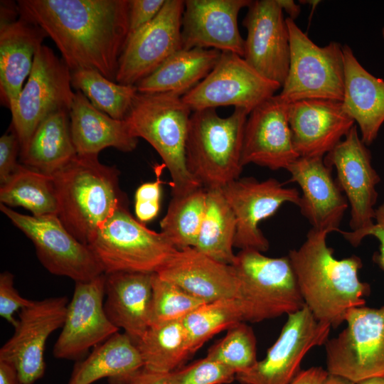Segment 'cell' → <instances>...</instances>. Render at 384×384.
<instances>
[{"mask_svg":"<svg viewBox=\"0 0 384 384\" xmlns=\"http://www.w3.org/2000/svg\"><path fill=\"white\" fill-rule=\"evenodd\" d=\"M20 16L50 37L71 72L94 70L115 82L129 33V0H20Z\"/></svg>","mask_w":384,"mask_h":384,"instance_id":"1","label":"cell"},{"mask_svg":"<svg viewBox=\"0 0 384 384\" xmlns=\"http://www.w3.org/2000/svg\"><path fill=\"white\" fill-rule=\"evenodd\" d=\"M328 234L311 228L287 256L305 306L316 320L336 328L349 310L365 305L370 287L359 279L361 259L355 255L336 259L327 245Z\"/></svg>","mask_w":384,"mask_h":384,"instance_id":"2","label":"cell"},{"mask_svg":"<svg viewBox=\"0 0 384 384\" xmlns=\"http://www.w3.org/2000/svg\"><path fill=\"white\" fill-rule=\"evenodd\" d=\"M119 171L100 162L98 156L77 155L53 175L58 217L80 242L88 245L127 197L119 185Z\"/></svg>","mask_w":384,"mask_h":384,"instance_id":"3","label":"cell"},{"mask_svg":"<svg viewBox=\"0 0 384 384\" xmlns=\"http://www.w3.org/2000/svg\"><path fill=\"white\" fill-rule=\"evenodd\" d=\"M191 114L178 94L137 92L124 119L132 135L149 142L161 158L171 177L172 196L202 187L189 172L186 161Z\"/></svg>","mask_w":384,"mask_h":384,"instance_id":"4","label":"cell"},{"mask_svg":"<svg viewBox=\"0 0 384 384\" xmlns=\"http://www.w3.org/2000/svg\"><path fill=\"white\" fill-rule=\"evenodd\" d=\"M249 114L235 108L227 117L215 108L192 112L186 161L194 178L205 188H222L240 178L245 125Z\"/></svg>","mask_w":384,"mask_h":384,"instance_id":"5","label":"cell"},{"mask_svg":"<svg viewBox=\"0 0 384 384\" xmlns=\"http://www.w3.org/2000/svg\"><path fill=\"white\" fill-rule=\"evenodd\" d=\"M232 266L245 322L289 315L305 306L287 255L270 257L256 250H241Z\"/></svg>","mask_w":384,"mask_h":384,"instance_id":"6","label":"cell"},{"mask_svg":"<svg viewBox=\"0 0 384 384\" xmlns=\"http://www.w3.org/2000/svg\"><path fill=\"white\" fill-rule=\"evenodd\" d=\"M88 245L105 274L156 273L177 250L161 232L134 219L127 206L115 210Z\"/></svg>","mask_w":384,"mask_h":384,"instance_id":"7","label":"cell"},{"mask_svg":"<svg viewBox=\"0 0 384 384\" xmlns=\"http://www.w3.org/2000/svg\"><path fill=\"white\" fill-rule=\"evenodd\" d=\"M290 60L280 97L288 102L308 99L342 102L345 68L343 46L331 41L321 47L289 17L286 18Z\"/></svg>","mask_w":384,"mask_h":384,"instance_id":"8","label":"cell"},{"mask_svg":"<svg viewBox=\"0 0 384 384\" xmlns=\"http://www.w3.org/2000/svg\"><path fill=\"white\" fill-rule=\"evenodd\" d=\"M346 328L326 342V370L354 383L384 376V305L349 310Z\"/></svg>","mask_w":384,"mask_h":384,"instance_id":"9","label":"cell"},{"mask_svg":"<svg viewBox=\"0 0 384 384\" xmlns=\"http://www.w3.org/2000/svg\"><path fill=\"white\" fill-rule=\"evenodd\" d=\"M72 87L70 68L50 48L43 45L11 112L12 130L18 138L20 150L46 117L60 110H70L75 96Z\"/></svg>","mask_w":384,"mask_h":384,"instance_id":"10","label":"cell"},{"mask_svg":"<svg viewBox=\"0 0 384 384\" xmlns=\"http://www.w3.org/2000/svg\"><path fill=\"white\" fill-rule=\"evenodd\" d=\"M0 210L33 242L39 261L51 274L76 282L105 273L90 246L77 240L58 215H23L2 203Z\"/></svg>","mask_w":384,"mask_h":384,"instance_id":"11","label":"cell"},{"mask_svg":"<svg viewBox=\"0 0 384 384\" xmlns=\"http://www.w3.org/2000/svg\"><path fill=\"white\" fill-rule=\"evenodd\" d=\"M281 87L280 84L259 73L242 57L221 52L210 73L182 99L192 112L234 106L250 114Z\"/></svg>","mask_w":384,"mask_h":384,"instance_id":"12","label":"cell"},{"mask_svg":"<svg viewBox=\"0 0 384 384\" xmlns=\"http://www.w3.org/2000/svg\"><path fill=\"white\" fill-rule=\"evenodd\" d=\"M325 164L337 174L336 179L350 205L351 231L339 233L350 243L374 224L376 186L380 178L374 169L371 154L354 125L343 140L324 157Z\"/></svg>","mask_w":384,"mask_h":384,"instance_id":"13","label":"cell"},{"mask_svg":"<svg viewBox=\"0 0 384 384\" xmlns=\"http://www.w3.org/2000/svg\"><path fill=\"white\" fill-rule=\"evenodd\" d=\"M331 326L316 319L304 306L287 315L274 343L262 361L250 370L237 373L241 384H291L299 373L304 356L312 348L325 344Z\"/></svg>","mask_w":384,"mask_h":384,"instance_id":"14","label":"cell"},{"mask_svg":"<svg viewBox=\"0 0 384 384\" xmlns=\"http://www.w3.org/2000/svg\"><path fill=\"white\" fill-rule=\"evenodd\" d=\"M185 1L166 0L158 15L129 36L121 53L115 82L136 85L182 48Z\"/></svg>","mask_w":384,"mask_h":384,"instance_id":"15","label":"cell"},{"mask_svg":"<svg viewBox=\"0 0 384 384\" xmlns=\"http://www.w3.org/2000/svg\"><path fill=\"white\" fill-rule=\"evenodd\" d=\"M68 304L66 297H49L20 311L14 334L0 348V360L15 366L21 384H33L43 376L46 343L63 327Z\"/></svg>","mask_w":384,"mask_h":384,"instance_id":"16","label":"cell"},{"mask_svg":"<svg viewBox=\"0 0 384 384\" xmlns=\"http://www.w3.org/2000/svg\"><path fill=\"white\" fill-rule=\"evenodd\" d=\"M236 219L234 247L261 252L269 249V241L258 225L272 216L284 203L298 206L297 188L284 187L275 178L260 181L253 177L238 178L222 188Z\"/></svg>","mask_w":384,"mask_h":384,"instance_id":"17","label":"cell"},{"mask_svg":"<svg viewBox=\"0 0 384 384\" xmlns=\"http://www.w3.org/2000/svg\"><path fill=\"white\" fill-rule=\"evenodd\" d=\"M105 285V273L87 281L75 282L62 331L53 348L55 358L80 359L90 348L119 331L104 309Z\"/></svg>","mask_w":384,"mask_h":384,"instance_id":"18","label":"cell"},{"mask_svg":"<svg viewBox=\"0 0 384 384\" xmlns=\"http://www.w3.org/2000/svg\"><path fill=\"white\" fill-rule=\"evenodd\" d=\"M243 19L247 29L243 58L266 78L282 86L290 60L286 18L277 0L252 1Z\"/></svg>","mask_w":384,"mask_h":384,"instance_id":"19","label":"cell"},{"mask_svg":"<svg viewBox=\"0 0 384 384\" xmlns=\"http://www.w3.org/2000/svg\"><path fill=\"white\" fill-rule=\"evenodd\" d=\"M289 102L274 95L248 115L244 129L241 161L271 170L287 169L299 156L288 119Z\"/></svg>","mask_w":384,"mask_h":384,"instance_id":"20","label":"cell"},{"mask_svg":"<svg viewBox=\"0 0 384 384\" xmlns=\"http://www.w3.org/2000/svg\"><path fill=\"white\" fill-rule=\"evenodd\" d=\"M251 0H186L182 18V48L215 49L243 58L245 39L238 17Z\"/></svg>","mask_w":384,"mask_h":384,"instance_id":"21","label":"cell"},{"mask_svg":"<svg viewBox=\"0 0 384 384\" xmlns=\"http://www.w3.org/2000/svg\"><path fill=\"white\" fill-rule=\"evenodd\" d=\"M288 119L299 157H324L355 125L341 101L326 99L290 102Z\"/></svg>","mask_w":384,"mask_h":384,"instance_id":"22","label":"cell"},{"mask_svg":"<svg viewBox=\"0 0 384 384\" xmlns=\"http://www.w3.org/2000/svg\"><path fill=\"white\" fill-rule=\"evenodd\" d=\"M287 170L291 174L289 181L302 190L297 206L311 228L339 233L348 203L324 157H299Z\"/></svg>","mask_w":384,"mask_h":384,"instance_id":"23","label":"cell"},{"mask_svg":"<svg viewBox=\"0 0 384 384\" xmlns=\"http://www.w3.org/2000/svg\"><path fill=\"white\" fill-rule=\"evenodd\" d=\"M156 273L205 303L238 297L239 282L233 266L194 247L177 250Z\"/></svg>","mask_w":384,"mask_h":384,"instance_id":"24","label":"cell"},{"mask_svg":"<svg viewBox=\"0 0 384 384\" xmlns=\"http://www.w3.org/2000/svg\"><path fill=\"white\" fill-rule=\"evenodd\" d=\"M47 36L36 24L20 16L0 23V96L1 105L11 112L24 82L28 78L35 55Z\"/></svg>","mask_w":384,"mask_h":384,"instance_id":"25","label":"cell"},{"mask_svg":"<svg viewBox=\"0 0 384 384\" xmlns=\"http://www.w3.org/2000/svg\"><path fill=\"white\" fill-rule=\"evenodd\" d=\"M153 274L139 272L105 274V313L111 322L118 329H122L135 343L150 326Z\"/></svg>","mask_w":384,"mask_h":384,"instance_id":"26","label":"cell"},{"mask_svg":"<svg viewBox=\"0 0 384 384\" xmlns=\"http://www.w3.org/2000/svg\"><path fill=\"white\" fill-rule=\"evenodd\" d=\"M343 52L345 82L342 106L357 123L363 143L369 146L384 123V80L366 70L348 45L343 46Z\"/></svg>","mask_w":384,"mask_h":384,"instance_id":"27","label":"cell"},{"mask_svg":"<svg viewBox=\"0 0 384 384\" xmlns=\"http://www.w3.org/2000/svg\"><path fill=\"white\" fill-rule=\"evenodd\" d=\"M70 134L78 156H98L105 148L122 152L134 151L138 138L125 120L115 119L95 108L79 90L69 111Z\"/></svg>","mask_w":384,"mask_h":384,"instance_id":"28","label":"cell"},{"mask_svg":"<svg viewBox=\"0 0 384 384\" xmlns=\"http://www.w3.org/2000/svg\"><path fill=\"white\" fill-rule=\"evenodd\" d=\"M143 368L137 344L127 334L117 332L75 365L67 384H92L104 378L110 384H124Z\"/></svg>","mask_w":384,"mask_h":384,"instance_id":"29","label":"cell"},{"mask_svg":"<svg viewBox=\"0 0 384 384\" xmlns=\"http://www.w3.org/2000/svg\"><path fill=\"white\" fill-rule=\"evenodd\" d=\"M68 110L46 117L20 150L23 165L53 176L70 163L77 152L73 143Z\"/></svg>","mask_w":384,"mask_h":384,"instance_id":"30","label":"cell"},{"mask_svg":"<svg viewBox=\"0 0 384 384\" xmlns=\"http://www.w3.org/2000/svg\"><path fill=\"white\" fill-rule=\"evenodd\" d=\"M221 52L210 48H181L135 86L138 92H174L184 95L217 64Z\"/></svg>","mask_w":384,"mask_h":384,"instance_id":"31","label":"cell"},{"mask_svg":"<svg viewBox=\"0 0 384 384\" xmlns=\"http://www.w3.org/2000/svg\"><path fill=\"white\" fill-rule=\"evenodd\" d=\"M147 371L166 374L192 355L183 320L151 324L136 343Z\"/></svg>","mask_w":384,"mask_h":384,"instance_id":"32","label":"cell"},{"mask_svg":"<svg viewBox=\"0 0 384 384\" xmlns=\"http://www.w3.org/2000/svg\"><path fill=\"white\" fill-rule=\"evenodd\" d=\"M206 204L203 221L193 247L219 262L232 265L236 219L222 188H206Z\"/></svg>","mask_w":384,"mask_h":384,"instance_id":"33","label":"cell"},{"mask_svg":"<svg viewBox=\"0 0 384 384\" xmlns=\"http://www.w3.org/2000/svg\"><path fill=\"white\" fill-rule=\"evenodd\" d=\"M0 202L21 206L34 216L58 215V204L53 176L18 164L0 187Z\"/></svg>","mask_w":384,"mask_h":384,"instance_id":"34","label":"cell"},{"mask_svg":"<svg viewBox=\"0 0 384 384\" xmlns=\"http://www.w3.org/2000/svg\"><path fill=\"white\" fill-rule=\"evenodd\" d=\"M206 204V189L203 186L185 194L172 196L160 227L161 232L176 250L195 246Z\"/></svg>","mask_w":384,"mask_h":384,"instance_id":"35","label":"cell"},{"mask_svg":"<svg viewBox=\"0 0 384 384\" xmlns=\"http://www.w3.org/2000/svg\"><path fill=\"white\" fill-rule=\"evenodd\" d=\"M71 82L95 108L119 120H124L138 92L135 85L112 81L94 70L71 72Z\"/></svg>","mask_w":384,"mask_h":384,"instance_id":"36","label":"cell"},{"mask_svg":"<svg viewBox=\"0 0 384 384\" xmlns=\"http://www.w3.org/2000/svg\"><path fill=\"white\" fill-rule=\"evenodd\" d=\"M182 320L192 354L214 335L245 322L242 304L237 297L204 303Z\"/></svg>","mask_w":384,"mask_h":384,"instance_id":"37","label":"cell"},{"mask_svg":"<svg viewBox=\"0 0 384 384\" xmlns=\"http://www.w3.org/2000/svg\"><path fill=\"white\" fill-rule=\"evenodd\" d=\"M206 356L232 369L236 374L250 370L258 361L252 329L245 322L230 327L226 335L208 348Z\"/></svg>","mask_w":384,"mask_h":384,"instance_id":"38","label":"cell"},{"mask_svg":"<svg viewBox=\"0 0 384 384\" xmlns=\"http://www.w3.org/2000/svg\"><path fill=\"white\" fill-rule=\"evenodd\" d=\"M204 303L156 273L153 274L150 325L183 319Z\"/></svg>","mask_w":384,"mask_h":384,"instance_id":"39","label":"cell"},{"mask_svg":"<svg viewBox=\"0 0 384 384\" xmlns=\"http://www.w3.org/2000/svg\"><path fill=\"white\" fill-rule=\"evenodd\" d=\"M169 384H228L236 373L207 356L166 373Z\"/></svg>","mask_w":384,"mask_h":384,"instance_id":"40","label":"cell"},{"mask_svg":"<svg viewBox=\"0 0 384 384\" xmlns=\"http://www.w3.org/2000/svg\"><path fill=\"white\" fill-rule=\"evenodd\" d=\"M161 168H156V181L142 184L135 192V214L142 223L152 220L159 213L161 196Z\"/></svg>","mask_w":384,"mask_h":384,"instance_id":"41","label":"cell"},{"mask_svg":"<svg viewBox=\"0 0 384 384\" xmlns=\"http://www.w3.org/2000/svg\"><path fill=\"white\" fill-rule=\"evenodd\" d=\"M14 277L9 272L0 274V316L14 328L18 319L14 314L31 304L33 300L21 297L14 287Z\"/></svg>","mask_w":384,"mask_h":384,"instance_id":"42","label":"cell"},{"mask_svg":"<svg viewBox=\"0 0 384 384\" xmlns=\"http://www.w3.org/2000/svg\"><path fill=\"white\" fill-rule=\"evenodd\" d=\"M165 1L129 0L128 37L151 22L160 12Z\"/></svg>","mask_w":384,"mask_h":384,"instance_id":"43","label":"cell"},{"mask_svg":"<svg viewBox=\"0 0 384 384\" xmlns=\"http://www.w3.org/2000/svg\"><path fill=\"white\" fill-rule=\"evenodd\" d=\"M20 151V143L16 134L12 130L0 138V183H6L16 169V157Z\"/></svg>","mask_w":384,"mask_h":384,"instance_id":"44","label":"cell"},{"mask_svg":"<svg viewBox=\"0 0 384 384\" xmlns=\"http://www.w3.org/2000/svg\"><path fill=\"white\" fill-rule=\"evenodd\" d=\"M367 236H373L379 242L378 251L373 255V261L384 272V203L375 209L373 225L358 235L351 245L357 247Z\"/></svg>","mask_w":384,"mask_h":384,"instance_id":"45","label":"cell"},{"mask_svg":"<svg viewBox=\"0 0 384 384\" xmlns=\"http://www.w3.org/2000/svg\"><path fill=\"white\" fill-rule=\"evenodd\" d=\"M328 375L321 367H311L301 370L291 384H323Z\"/></svg>","mask_w":384,"mask_h":384,"instance_id":"46","label":"cell"},{"mask_svg":"<svg viewBox=\"0 0 384 384\" xmlns=\"http://www.w3.org/2000/svg\"><path fill=\"white\" fill-rule=\"evenodd\" d=\"M132 383L133 384H169L166 374L156 373L142 368L124 383Z\"/></svg>","mask_w":384,"mask_h":384,"instance_id":"47","label":"cell"},{"mask_svg":"<svg viewBox=\"0 0 384 384\" xmlns=\"http://www.w3.org/2000/svg\"><path fill=\"white\" fill-rule=\"evenodd\" d=\"M0 384H21L15 366L7 361L0 360Z\"/></svg>","mask_w":384,"mask_h":384,"instance_id":"48","label":"cell"},{"mask_svg":"<svg viewBox=\"0 0 384 384\" xmlns=\"http://www.w3.org/2000/svg\"><path fill=\"white\" fill-rule=\"evenodd\" d=\"M282 11H284L289 18L295 20L301 12V8L299 4L293 0H277Z\"/></svg>","mask_w":384,"mask_h":384,"instance_id":"49","label":"cell"},{"mask_svg":"<svg viewBox=\"0 0 384 384\" xmlns=\"http://www.w3.org/2000/svg\"><path fill=\"white\" fill-rule=\"evenodd\" d=\"M323 384H356L352 381L336 375L329 373Z\"/></svg>","mask_w":384,"mask_h":384,"instance_id":"50","label":"cell"},{"mask_svg":"<svg viewBox=\"0 0 384 384\" xmlns=\"http://www.w3.org/2000/svg\"><path fill=\"white\" fill-rule=\"evenodd\" d=\"M356 384H384V376H377L367 378Z\"/></svg>","mask_w":384,"mask_h":384,"instance_id":"51","label":"cell"},{"mask_svg":"<svg viewBox=\"0 0 384 384\" xmlns=\"http://www.w3.org/2000/svg\"><path fill=\"white\" fill-rule=\"evenodd\" d=\"M382 36H383V38H384V26L382 28Z\"/></svg>","mask_w":384,"mask_h":384,"instance_id":"52","label":"cell"},{"mask_svg":"<svg viewBox=\"0 0 384 384\" xmlns=\"http://www.w3.org/2000/svg\"><path fill=\"white\" fill-rule=\"evenodd\" d=\"M126 384H133V383H126Z\"/></svg>","mask_w":384,"mask_h":384,"instance_id":"53","label":"cell"}]
</instances>
